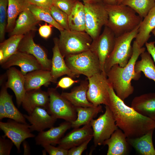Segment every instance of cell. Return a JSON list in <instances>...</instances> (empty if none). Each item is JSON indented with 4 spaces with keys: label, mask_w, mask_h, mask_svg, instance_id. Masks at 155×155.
I'll use <instances>...</instances> for the list:
<instances>
[{
    "label": "cell",
    "mask_w": 155,
    "mask_h": 155,
    "mask_svg": "<svg viewBox=\"0 0 155 155\" xmlns=\"http://www.w3.org/2000/svg\"><path fill=\"white\" fill-rule=\"evenodd\" d=\"M77 0H52V1L53 5L59 8L68 15Z\"/></svg>",
    "instance_id": "obj_38"
},
{
    "label": "cell",
    "mask_w": 155,
    "mask_h": 155,
    "mask_svg": "<svg viewBox=\"0 0 155 155\" xmlns=\"http://www.w3.org/2000/svg\"><path fill=\"white\" fill-rule=\"evenodd\" d=\"M60 32L58 44L64 57L90 49L93 39L85 31L64 29Z\"/></svg>",
    "instance_id": "obj_4"
},
{
    "label": "cell",
    "mask_w": 155,
    "mask_h": 155,
    "mask_svg": "<svg viewBox=\"0 0 155 155\" xmlns=\"http://www.w3.org/2000/svg\"><path fill=\"white\" fill-rule=\"evenodd\" d=\"M24 149V155H29L30 154V148L29 145L25 140L23 142Z\"/></svg>",
    "instance_id": "obj_47"
},
{
    "label": "cell",
    "mask_w": 155,
    "mask_h": 155,
    "mask_svg": "<svg viewBox=\"0 0 155 155\" xmlns=\"http://www.w3.org/2000/svg\"><path fill=\"white\" fill-rule=\"evenodd\" d=\"M104 5L108 15L105 26L112 31L116 37L132 31L143 20L133 9L122 3Z\"/></svg>",
    "instance_id": "obj_3"
},
{
    "label": "cell",
    "mask_w": 155,
    "mask_h": 155,
    "mask_svg": "<svg viewBox=\"0 0 155 155\" xmlns=\"http://www.w3.org/2000/svg\"><path fill=\"white\" fill-rule=\"evenodd\" d=\"M49 102L48 92L40 88L27 91L22 102L23 108L28 114L38 106L47 110Z\"/></svg>",
    "instance_id": "obj_20"
},
{
    "label": "cell",
    "mask_w": 155,
    "mask_h": 155,
    "mask_svg": "<svg viewBox=\"0 0 155 155\" xmlns=\"http://www.w3.org/2000/svg\"><path fill=\"white\" fill-rule=\"evenodd\" d=\"M93 137V131L90 123L82 127L73 128L63 137L57 144L58 146L68 150Z\"/></svg>",
    "instance_id": "obj_16"
},
{
    "label": "cell",
    "mask_w": 155,
    "mask_h": 155,
    "mask_svg": "<svg viewBox=\"0 0 155 155\" xmlns=\"http://www.w3.org/2000/svg\"><path fill=\"white\" fill-rule=\"evenodd\" d=\"M140 25L132 31L115 38L114 49L104 64V71L106 73L115 64L124 67L127 64L133 53L131 43L136 36Z\"/></svg>",
    "instance_id": "obj_5"
},
{
    "label": "cell",
    "mask_w": 155,
    "mask_h": 155,
    "mask_svg": "<svg viewBox=\"0 0 155 155\" xmlns=\"http://www.w3.org/2000/svg\"><path fill=\"white\" fill-rule=\"evenodd\" d=\"M47 92L49 96L47 110L49 113L57 119L71 123L75 120L77 118L75 107L59 94L56 88H49Z\"/></svg>",
    "instance_id": "obj_8"
},
{
    "label": "cell",
    "mask_w": 155,
    "mask_h": 155,
    "mask_svg": "<svg viewBox=\"0 0 155 155\" xmlns=\"http://www.w3.org/2000/svg\"><path fill=\"white\" fill-rule=\"evenodd\" d=\"M152 34L155 36V28L152 31Z\"/></svg>",
    "instance_id": "obj_51"
},
{
    "label": "cell",
    "mask_w": 155,
    "mask_h": 155,
    "mask_svg": "<svg viewBox=\"0 0 155 155\" xmlns=\"http://www.w3.org/2000/svg\"><path fill=\"white\" fill-rule=\"evenodd\" d=\"M77 113L76 119L71 122V127L79 128L90 123L99 113L103 112L102 106H93L89 107H75Z\"/></svg>",
    "instance_id": "obj_29"
},
{
    "label": "cell",
    "mask_w": 155,
    "mask_h": 155,
    "mask_svg": "<svg viewBox=\"0 0 155 155\" xmlns=\"http://www.w3.org/2000/svg\"><path fill=\"white\" fill-rule=\"evenodd\" d=\"M69 29L85 31L86 15L84 4L77 0L68 15Z\"/></svg>",
    "instance_id": "obj_28"
},
{
    "label": "cell",
    "mask_w": 155,
    "mask_h": 155,
    "mask_svg": "<svg viewBox=\"0 0 155 155\" xmlns=\"http://www.w3.org/2000/svg\"><path fill=\"white\" fill-rule=\"evenodd\" d=\"M109 92L108 106L113 114L117 125L127 138L138 137L155 129V121L126 105L117 95L110 84Z\"/></svg>",
    "instance_id": "obj_1"
},
{
    "label": "cell",
    "mask_w": 155,
    "mask_h": 155,
    "mask_svg": "<svg viewBox=\"0 0 155 155\" xmlns=\"http://www.w3.org/2000/svg\"><path fill=\"white\" fill-rule=\"evenodd\" d=\"M30 126L27 123H21L11 119L5 122H0V129L4 135L13 142L19 152H21L22 142L27 138L35 137L31 133Z\"/></svg>",
    "instance_id": "obj_12"
},
{
    "label": "cell",
    "mask_w": 155,
    "mask_h": 155,
    "mask_svg": "<svg viewBox=\"0 0 155 155\" xmlns=\"http://www.w3.org/2000/svg\"><path fill=\"white\" fill-rule=\"evenodd\" d=\"M92 138H89L81 144L68 150V155H81L87 148L88 144Z\"/></svg>",
    "instance_id": "obj_41"
},
{
    "label": "cell",
    "mask_w": 155,
    "mask_h": 155,
    "mask_svg": "<svg viewBox=\"0 0 155 155\" xmlns=\"http://www.w3.org/2000/svg\"><path fill=\"white\" fill-rule=\"evenodd\" d=\"M154 130H151L140 137L126 139L129 144L142 155H155V150L152 141Z\"/></svg>",
    "instance_id": "obj_26"
},
{
    "label": "cell",
    "mask_w": 155,
    "mask_h": 155,
    "mask_svg": "<svg viewBox=\"0 0 155 155\" xmlns=\"http://www.w3.org/2000/svg\"><path fill=\"white\" fill-rule=\"evenodd\" d=\"M84 3H86L103 2L104 0H82Z\"/></svg>",
    "instance_id": "obj_49"
},
{
    "label": "cell",
    "mask_w": 155,
    "mask_h": 155,
    "mask_svg": "<svg viewBox=\"0 0 155 155\" xmlns=\"http://www.w3.org/2000/svg\"><path fill=\"white\" fill-rule=\"evenodd\" d=\"M30 4L49 9L53 5L52 0H27Z\"/></svg>",
    "instance_id": "obj_44"
},
{
    "label": "cell",
    "mask_w": 155,
    "mask_h": 155,
    "mask_svg": "<svg viewBox=\"0 0 155 155\" xmlns=\"http://www.w3.org/2000/svg\"><path fill=\"white\" fill-rule=\"evenodd\" d=\"M118 0H104L103 3L104 4L108 5L117 4Z\"/></svg>",
    "instance_id": "obj_48"
},
{
    "label": "cell",
    "mask_w": 155,
    "mask_h": 155,
    "mask_svg": "<svg viewBox=\"0 0 155 155\" xmlns=\"http://www.w3.org/2000/svg\"><path fill=\"white\" fill-rule=\"evenodd\" d=\"M54 46L52 49L53 56L50 71L52 82L56 83L57 79L64 75H67L72 78L76 77L67 66L64 57L60 51L58 44V38L53 39Z\"/></svg>",
    "instance_id": "obj_18"
},
{
    "label": "cell",
    "mask_w": 155,
    "mask_h": 155,
    "mask_svg": "<svg viewBox=\"0 0 155 155\" xmlns=\"http://www.w3.org/2000/svg\"><path fill=\"white\" fill-rule=\"evenodd\" d=\"M65 60L67 66L76 77L82 74L88 78L102 71L97 55L90 49L68 55Z\"/></svg>",
    "instance_id": "obj_6"
},
{
    "label": "cell",
    "mask_w": 155,
    "mask_h": 155,
    "mask_svg": "<svg viewBox=\"0 0 155 155\" xmlns=\"http://www.w3.org/2000/svg\"><path fill=\"white\" fill-rule=\"evenodd\" d=\"M69 76L61 78L58 82L56 88H60L63 89H66L71 87L73 84L79 82L78 80H74Z\"/></svg>",
    "instance_id": "obj_42"
},
{
    "label": "cell",
    "mask_w": 155,
    "mask_h": 155,
    "mask_svg": "<svg viewBox=\"0 0 155 155\" xmlns=\"http://www.w3.org/2000/svg\"><path fill=\"white\" fill-rule=\"evenodd\" d=\"M71 127V123L65 121L58 127L53 126L47 131L40 132L35 137L36 143L42 146L58 144L65 132Z\"/></svg>",
    "instance_id": "obj_19"
},
{
    "label": "cell",
    "mask_w": 155,
    "mask_h": 155,
    "mask_svg": "<svg viewBox=\"0 0 155 155\" xmlns=\"http://www.w3.org/2000/svg\"><path fill=\"white\" fill-rule=\"evenodd\" d=\"M140 56L141 60L137 61L135 65V72L141 74L142 72L146 78L155 82V66L150 55L145 51Z\"/></svg>",
    "instance_id": "obj_32"
},
{
    "label": "cell",
    "mask_w": 155,
    "mask_h": 155,
    "mask_svg": "<svg viewBox=\"0 0 155 155\" xmlns=\"http://www.w3.org/2000/svg\"><path fill=\"white\" fill-rule=\"evenodd\" d=\"M24 36L25 35L11 36L9 38L0 43V50L3 51L4 55V62L17 52L19 44Z\"/></svg>",
    "instance_id": "obj_34"
},
{
    "label": "cell",
    "mask_w": 155,
    "mask_h": 155,
    "mask_svg": "<svg viewBox=\"0 0 155 155\" xmlns=\"http://www.w3.org/2000/svg\"><path fill=\"white\" fill-rule=\"evenodd\" d=\"M42 146L44 151L50 155H68V150L59 146L55 147L51 144L44 145Z\"/></svg>",
    "instance_id": "obj_40"
},
{
    "label": "cell",
    "mask_w": 155,
    "mask_h": 155,
    "mask_svg": "<svg viewBox=\"0 0 155 155\" xmlns=\"http://www.w3.org/2000/svg\"><path fill=\"white\" fill-rule=\"evenodd\" d=\"M88 82L82 81L80 85L74 87L70 92H62L61 94L75 107H89L94 106L88 100L87 93Z\"/></svg>",
    "instance_id": "obj_24"
},
{
    "label": "cell",
    "mask_w": 155,
    "mask_h": 155,
    "mask_svg": "<svg viewBox=\"0 0 155 155\" xmlns=\"http://www.w3.org/2000/svg\"><path fill=\"white\" fill-rule=\"evenodd\" d=\"M7 118L5 111L2 94L0 93V120Z\"/></svg>",
    "instance_id": "obj_46"
},
{
    "label": "cell",
    "mask_w": 155,
    "mask_h": 155,
    "mask_svg": "<svg viewBox=\"0 0 155 155\" xmlns=\"http://www.w3.org/2000/svg\"><path fill=\"white\" fill-rule=\"evenodd\" d=\"M155 41L146 42L145 44L147 51L151 55L155 63Z\"/></svg>",
    "instance_id": "obj_45"
},
{
    "label": "cell",
    "mask_w": 155,
    "mask_h": 155,
    "mask_svg": "<svg viewBox=\"0 0 155 155\" xmlns=\"http://www.w3.org/2000/svg\"><path fill=\"white\" fill-rule=\"evenodd\" d=\"M104 26L102 33L93 40L90 49L97 55L101 71L103 72L105 62L114 49L116 38L114 34L109 27L106 26Z\"/></svg>",
    "instance_id": "obj_11"
},
{
    "label": "cell",
    "mask_w": 155,
    "mask_h": 155,
    "mask_svg": "<svg viewBox=\"0 0 155 155\" xmlns=\"http://www.w3.org/2000/svg\"><path fill=\"white\" fill-rule=\"evenodd\" d=\"M84 4L86 15L85 31L94 40L100 35L102 27L107 24L108 15L103 2Z\"/></svg>",
    "instance_id": "obj_7"
},
{
    "label": "cell",
    "mask_w": 155,
    "mask_h": 155,
    "mask_svg": "<svg viewBox=\"0 0 155 155\" xmlns=\"http://www.w3.org/2000/svg\"><path fill=\"white\" fill-rule=\"evenodd\" d=\"M132 49V56L126 66L122 67L115 64L106 73L108 82L116 94L123 101L133 92L131 80H138L140 77L141 74L135 72L134 67L139 56L146 50L145 47H140L135 40Z\"/></svg>",
    "instance_id": "obj_2"
},
{
    "label": "cell",
    "mask_w": 155,
    "mask_h": 155,
    "mask_svg": "<svg viewBox=\"0 0 155 155\" xmlns=\"http://www.w3.org/2000/svg\"><path fill=\"white\" fill-rule=\"evenodd\" d=\"M123 0H118L117 4H120L121 3V2Z\"/></svg>",
    "instance_id": "obj_50"
},
{
    "label": "cell",
    "mask_w": 155,
    "mask_h": 155,
    "mask_svg": "<svg viewBox=\"0 0 155 155\" xmlns=\"http://www.w3.org/2000/svg\"><path fill=\"white\" fill-rule=\"evenodd\" d=\"M155 28V7L152 9L140 23L135 41L142 47L151 36L150 33Z\"/></svg>",
    "instance_id": "obj_27"
},
{
    "label": "cell",
    "mask_w": 155,
    "mask_h": 155,
    "mask_svg": "<svg viewBox=\"0 0 155 155\" xmlns=\"http://www.w3.org/2000/svg\"><path fill=\"white\" fill-rule=\"evenodd\" d=\"M50 13L55 21L64 29L69 30L68 15L57 7L52 5Z\"/></svg>",
    "instance_id": "obj_37"
},
{
    "label": "cell",
    "mask_w": 155,
    "mask_h": 155,
    "mask_svg": "<svg viewBox=\"0 0 155 155\" xmlns=\"http://www.w3.org/2000/svg\"><path fill=\"white\" fill-rule=\"evenodd\" d=\"M88 79V88L87 96L88 101L95 106L101 104L108 106L110 84L106 74L102 71Z\"/></svg>",
    "instance_id": "obj_9"
},
{
    "label": "cell",
    "mask_w": 155,
    "mask_h": 155,
    "mask_svg": "<svg viewBox=\"0 0 155 155\" xmlns=\"http://www.w3.org/2000/svg\"><path fill=\"white\" fill-rule=\"evenodd\" d=\"M5 135L0 137V155H9L14 144L10 139H6Z\"/></svg>",
    "instance_id": "obj_39"
},
{
    "label": "cell",
    "mask_w": 155,
    "mask_h": 155,
    "mask_svg": "<svg viewBox=\"0 0 155 155\" xmlns=\"http://www.w3.org/2000/svg\"><path fill=\"white\" fill-rule=\"evenodd\" d=\"M121 3L131 8L142 18L155 7V0H123Z\"/></svg>",
    "instance_id": "obj_33"
},
{
    "label": "cell",
    "mask_w": 155,
    "mask_h": 155,
    "mask_svg": "<svg viewBox=\"0 0 155 155\" xmlns=\"http://www.w3.org/2000/svg\"><path fill=\"white\" fill-rule=\"evenodd\" d=\"M127 137L124 132L119 128L115 131L110 137L104 142L102 145H107V155H126L128 150Z\"/></svg>",
    "instance_id": "obj_23"
},
{
    "label": "cell",
    "mask_w": 155,
    "mask_h": 155,
    "mask_svg": "<svg viewBox=\"0 0 155 155\" xmlns=\"http://www.w3.org/2000/svg\"><path fill=\"white\" fill-rule=\"evenodd\" d=\"M18 51L32 55L38 61L43 69L51 71V60L48 58L44 50L34 42L31 34L29 33L25 35L19 44Z\"/></svg>",
    "instance_id": "obj_14"
},
{
    "label": "cell",
    "mask_w": 155,
    "mask_h": 155,
    "mask_svg": "<svg viewBox=\"0 0 155 155\" xmlns=\"http://www.w3.org/2000/svg\"><path fill=\"white\" fill-rule=\"evenodd\" d=\"M2 68L7 69L12 66L20 67L21 71L25 75L28 72L43 69L36 59L32 55L18 51L1 64Z\"/></svg>",
    "instance_id": "obj_13"
},
{
    "label": "cell",
    "mask_w": 155,
    "mask_h": 155,
    "mask_svg": "<svg viewBox=\"0 0 155 155\" xmlns=\"http://www.w3.org/2000/svg\"><path fill=\"white\" fill-rule=\"evenodd\" d=\"M7 23L6 31L11 32L14 28L16 19L20 14L28 8L30 4L27 0H8Z\"/></svg>",
    "instance_id": "obj_30"
},
{
    "label": "cell",
    "mask_w": 155,
    "mask_h": 155,
    "mask_svg": "<svg viewBox=\"0 0 155 155\" xmlns=\"http://www.w3.org/2000/svg\"><path fill=\"white\" fill-rule=\"evenodd\" d=\"M52 27V25L47 24L46 23L44 25H40L38 29L40 36L45 39L48 38L51 34Z\"/></svg>",
    "instance_id": "obj_43"
},
{
    "label": "cell",
    "mask_w": 155,
    "mask_h": 155,
    "mask_svg": "<svg viewBox=\"0 0 155 155\" xmlns=\"http://www.w3.org/2000/svg\"><path fill=\"white\" fill-rule=\"evenodd\" d=\"M131 107L138 113L155 121V93L144 94L135 97Z\"/></svg>",
    "instance_id": "obj_21"
},
{
    "label": "cell",
    "mask_w": 155,
    "mask_h": 155,
    "mask_svg": "<svg viewBox=\"0 0 155 155\" xmlns=\"http://www.w3.org/2000/svg\"><path fill=\"white\" fill-rule=\"evenodd\" d=\"M7 80L5 84L7 88L11 89L14 92L17 105L20 107L24 97L26 91L25 87L24 75L15 67L8 69L7 72Z\"/></svg>",
    "instance_id": "obj_17"
},
{
    "label": "cell",
    "mask_w": 155,
    "mask_h": 155,
    "mask_svg": "<svg viewBox=\"0 0 155 155\" xmlns=\"http://www.w3.org/2000/svg\"><path fill=\"white\" fill-rule=\"evenodd\" d=\"M26 119L30 123V128L31 131L39 132L53 126L57 119L50 115L44 107H36L28 115H24Z\"/></svg>",
    "instance_id": "obj_15"
},
{
    "label": "cell",
    "mask_w": 155,
    "mask_h": 155,
    "mask_svg": "<svg viewBox=\"0 0 155 155\" xmlns=\"http://www.w3.org/2000/svg\"><path fill=\"white\" fill-rule=\"evenodd\" d=\"M105 112L90 122L93 131V142L95 147L102 145L119 128L113 114L108 106H105Z\"/></svg>",
    "instance_id": "obj_10"
},
{
    "label": "cell",
    "mask_w": 155,
    "mask_h": 155,
    "mask_svg": "<svg viewBox=\"0 0 155 155\" xmlns=\"http://www.w3.org/2000/svg\"><path fill=\"white\" fill-rule=\"evenodd\" d=\"M28 8L40 21H42L47 23L59 31L64 30L54 19L50 13L49 9L32 4L30 5Z\"/></svg>",
    "instance_id": "obj_35"
},
{
    "label": "cell",
    "mask_w": 155,
    "mask_h": 155,
    "mask_svg": "<svg viewBox=\"0 0 155 155\" xmlns=\"http://www.w3.org/2000/svg\"><path fill=\"white\" fill-rule=\"evenodd\" d=\"M7 89L5 85H3L0 93L3 96L5 110L7 118L20 123H27L24 115L14 105L12 100V96L9 94Z\"/></svg>",
    "instance_id": "obj_31"
},
{
    "label": "cell",
    "mask_w": 155,
    "mask_h": 155,
    "mask_svg": "<svg viewBox=\"0 0 155 155\" xmlns=\"http://www.w3.org/2000/svg\"></svg>",
    "instance_id": "obj_52"
},
{
    "label": "cell",
    "mask_w": 155,
    "mask_h": 155,
    "mask_svg": "<svg viewBox=\"0 0 155 155\" xmlns=\"http://www.w3.org/2000/svg\"><path fill=\"white\" fill-rule=\"evenodd\" d=\"M39 22L28 8L19 15L10 35H25L35 30Z\"/></svg>",
    "instance_id": "obj_22"
},
{
    "label": "cell",
    "mask_w": 155,
    "mask_h": 155,
    "mask_svg": "<svg viewBox=\"0 0 155 155\" xmlns=\"http://www.w3.org/2000/svg\"><path fill=\"white\" fill-rule=\"evenodd\" d=\"M8 0H0V41L3 42L5 38L7 23Z\"/></svg>",
    "instance_id": "obj_36"
},
{
    "label": "cell",
    "mask_w": 155,
    "mask_h": 155,
    "mask_svg": "<svg viewBox=\"0 0 155 155\" xmlns=\"http://www.w3.org/2000/svg\"><path fill=\"white\" fill-rule=\"evenodd\" d=\"M24 78L26 92L40 88L43 85L47 86L52 82L51 71L43 69L28 72L24 75Z\"/></svg>",
    "instance_id": "obj_25"
}]
</instances>
